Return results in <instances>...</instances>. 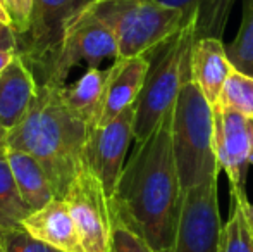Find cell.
<instances>
[{"mask_svg": "<svg viewBox=\"0 0 253 252\" xmlns=\"http://www.w3.org/2000/svg\"><path fill=\"white\" fill-rule=\"evenodd\" d=\"M170 114L147 140L136 144L110 199L114 221L133 230L155 252L172 249L184 201L172 151Z\"/></svg>", "mask_w": 253, "mask_h": 252, "instance_id": "obj_1", "label": "cell"}, {"mask_svg": "<svg viewBox=\"0 0 253 252\" xmlns=\"http://www.w3.org/2000/svg\"><path fill=\"white\" fill-rule=\"evenodd\" d=\"M112 252H155L140 235L124 226L123 223L114 221L112 232Z\"/></svg>", "mask_w": 253, "mask_h": 252, "instance_id": "obj_24", "label": "cell"}, {"mask_svg": "<svg viewBox=\"0 0 253 252\" xmlns=\"http://www.w3.org/2000/svg\"><path fill=\"white\" fill-rule=\"evenodd\" d=\"M21 228L60 252H83L69 205L64 199H53L43 207L31 211Z\"/></svg>", "mask_w": 253, "mask_h": 252, "instance_id": "obj_14", "label": "cell"}, {"mask_svg": "<svg viewBox=\"0 0 253 252\" xmlns=\"http://www.w3.org/2000/svg\"><path fill=\"white\" fill-rule=\"evenodd\" d=\"M222 221L217 178L184 190V201L170 252H219Z\"/></svg>", "mask_w": 253, "mask_h": 252, "instance_id": "obj_8", "label": "cell"}, {"mask_svg": "<svg viewBox=\"0 0 253 252\" xmlns=\"http://www.w3.org/2000/svg\"><path fill=\"white\" fill-rule=\"evenodd\" d=\"M7 159H9L21 197L24 199L30 211H37L55 199L47 171L38 162V159H35L28 152L12 147H7Z\"/></svg>", "mask_w": 253, "mask_h": 252, "instance_id": "obj_16", "label": "cell"}, {"mask_svg": "<svg viewBox=\"0 0 253 252\" xmlns=\"http://www.w3.org/2000/svg\"><path fill=\"white\" fill-rule=\"evenodd\" d=\"M134 111L136 105L126 109L103 126H95L88 135L84 166L91 169L102 182L109 199L114 197L123 175L124 159L131 140H134Z\"/></svg>", "mask_w": 253, "mask_h": 252, "instance_id": "obj_10", "label": "cell"}, {"mask_svg": "<svg viewBox=\"0 0 253 252\" xmlns=\"http://www.w3.org/2000/svg\"><path fill=\"white\" fill-rule=\"evenodd\" d=\"M0 21H2V23L10 24L9 14H7V10H5V7H3V2H2V0H0ZM10 26H12V24H10Z\"/></svg>", "mask_w": 253, "mask_h": 252, "instance_id": "obj_29", "label": "cell"}, {"mask_svg": "<svg viewBox=\"0 0 253 252\" xmlns=\"http://www.w3.org/2000/svg\"><path fill=\"white\" fill-rule=\"evenodd\" d=\"M0 252H5V247H3V242H2V235H0Z\"/></svg>", "mask_w": 253, "mask_h": 252, "instance_id": "obj_32", "label": "cell"}, {"mask_svg": "<svg viewBox=\"0 0 253 252\" xmlns=\"http://www.w3.org/2000/svg\"><path fill=\"white\" fill-rule=\"evenodd\" d=\"M117 57L119 50L112 28L90 5H83L64 19L60 47L48 83L66 85L73 67L80 64L98 67L107 59L116 61Z\"/></svg>", "mask_w": 253, "mask_h": 252, "instance_id": "obj_6", "label": "cell"}, {"mask_svg": "<svg viewBox=\"0 0 253 252\" xmlns=\"http://www.w3.org/2000/svg\"><path fill=\"white\" fill-rule=\"evenodd\" d=\"M107 74L109 71H103L100 67H88L76 83L71 87L64 85L62 88V97L67 107L91 128L97 126L98 121L103 94H105Z\"/></svg>", "mask_w": 253, "mask_h": 252, "instance_id": "obj_18", "label": "cell"}, {"mask_svg": "<svg viewBox=\"0 0 253 252\" xmlns=\"http://www.w3.org/2000/svg\"><path fill=\"white\" fill-rule=\"evenodd\" d=\"M16 178L7 159V145H0V230L21 228L24 218L30 214Z\"/></svg>", "mask_w": 253, "mask_h": 252, "instance_id": "obj_19", "label": "cell"}, {"mask_svg": "<svg viewBox=\"0 0 253 252\" xmlns=\"http://www.w3.org/2000/svg\"><path fill=\"white\" fill-rule=\"evenodd\" d=\"M164 5L181 10L184 21H193L197 38L222 40L236 0H157Z\"/></svg>", "mask_w": 253, "mask_h": 252, "instance_id": "obj_17", "label": "cell"}, {"mask_svg": "<svg viewBox=\"0 0 253 252\" xmlns=\"http://www.w3.org/2000/svg\"><path fill=\"white\" fill-rule=\"evenodd\" d=\"M38 92V81L26 61L16 54L0 73V123L7 131L19 125Z\"/></svg>", "mask_w": 253, "mask_h": 252, "instance_id": "obj_15", "label": "cell"}, {"mask_svg": "<svg viewBox=\"0 0 253 252\" xmlns=\"http://www.w3.org/2000/svg\"><path fill=\"white\" fill-rule=\"evenodd\" d=\"M215 105H220L229 111L240 112L253 119V76L247 73L234 69L229 74L222 92H220L219 102Z\"/></svg>", "mask_w": 253, "mask_h": 252, "instance_id": "obj_22", "label": "cell"}, {"mask_svg": "<svg viewBox=\"0 0 253 252\" xmlns=\"http://www.w3.org/2000/svg\"><path fill=\"white\" fill-rule=\"evenodd\" d=\"M17 45H19V38L14 28L7 23L0 21V49L2 50H14L17 52Z\"/></svg>", "mask_w": 253, "mask_h": 252, "instance_id": "obj_26", "label": "cell"}, {"mask_svg": "<svg viewBox=\"0 0 253 252\" xmlns=\"http://www.w3.org/2000/svg\"><path fill=\"white\" fill-rule=\"evenodd\" d=\"M64 85H38V92L19 125L7 131V147L24 151L47 171L55 199H64L84 168L91 126L76 116L62 97Z\"/></svg>", "mask_w": 253, "mask_h": 252, "instance_id": "obj_2", "label": "cell"}, {"mask_svg": "<svg viewBox=\"0 0 253 252\" xmlns=\"http://www.w3.org/2000/svg\"><path fill=\"white\" fill-rule=\"evenodd\" d=\"M91 0H76V3H74V7H73V10H76V9H80V7H83V5H86V3H90ZM71 10V12H73ZM69 12V14H71Z\"/></svg>", "mask_w": 253, "mask_h": 252, "instance_id": "obj_30", "label": "cell"}, {"mask_svg": "<svg viewBox=\"0 0 253 252\" xmlns=\"http://www.w3.org/2000/svg\"><path fill=\"white\" fill-rule=\"evenodd\" d=\"M234 66L227 57L226 45L220 38H197L190 55V78L209 101L215 105Z\"/></svg>", "mask_w": 253, "mask_h": 252, "instance_id": "obj_13", "label": "cell"}, {"mask_svg": "<svg viewBox=\"0 0 253 252\" xmlns=\"http://www.w3.org/2000/svg\"><path fill=\"white\" fill-rule=\"evenodd\" d=\"M16 54L17 52H14V50H2V49H0V73L12 62V59L16 57Z\"/></svg>", "mask_w": 253, "mask_h": 252, "instance_id": "obj_27", "label": "cell"}, {"mask_svg": "<svg viewBox=\"0 0 253 252\" xmlns=\"http://www.w3.org/2000/svg\"><path fill=\"white\" fill-rule=\"evenodd\" d=\"M150 69V55L129 59H116L109 67L105 94L97 126H103L126 109L136 105Z\"/></svg>", "mask_w": 253, "mask_h": 252, "instance_id": "obj_12", "label": "cell"}, {"mask_svg": "<svg viewBox=\"0 0 253 252\" xmlns=\"http://www.w3.org/2000/svg\"><path fill=\"white\" fill-rule=\"evenodd\" d=\"M226 50L234 69L253 76V0H243L241 26Z\"/></svg>", "mask_w": 253, "mask_h": 252, "instance_id": "obj_21", "label": "cell"}, {"mask_svg": "<svg viewBox=\"0 0 253 252\" xmlns=\"http://www.w3.org/2000/svg\"><path fill=\"white\" fill-rule=\"evenodd\" d=\"M197 40L195 23L188 21L170 40L150 54V69L134 111V140L145 142L176 104L190 78V55Z\"/></svg>", "mask_w": 253, "mask_h": 252, "instance_id": "obj_4", "label": "cell"}, {"mask_svg": "<svg viewBox=\"0 0 253 252\" xmlns=\"http://www.w3.org/2000/svg\"><path fill=\"white\" fill-rule=\"evenodd\" d=\"M172 151L184 190L219 178L213 142V109L200 88L188 78L179 92L172 114Z\"/></svg>", "mask_w": 253, "mask_h": 252, "instance_id": "obj_3", "label": "cell"}, {"mask_svg": "<svg viewBox=\"0 0 253 252\" xmlns=\"http://www.w3.org/2000/svg\"><path fill=\"white\" fill-rule=\"evenodd\" d=\"M247 199V194H231V212L222 226L219 252H253V230L245 211Z\"/></svg>", "mask_w": 253, "mask_h": 252, "instance_id": "obj_20", "label": "cell"}, {"mask_svg": "<svg viewBox=\"0 0 253 252\" xmlns=\"http://www.w3.org/2000/svg\"><path fill=\"white\" fill-rule=\"evenodd\" d=\"M250 162L253 164V149H252V157H250Z\"/></svg>", "mask_w": 253, "mask_h": 252, "instance_id": "obj_33", "label": "cell"}, {"mask_svg": "<svg viewBox=\"0 0 253 252\" xmlns=\"http://www.w3.org/2000/svg\"><path fill=\"white\" fill-rule=\"evenodd\" d=\"M5 137H7V130L2 126V123H0V145L5 144Z\"/></svg>", "mask_w": 253, "mask_h": 252, "instance_id": "obj_31", "label": "cell"}, {"mask_svg": "<svg viewBox=\"0 0 253 252\" xmlns=\"http://www.w3.org/2000/svg\"><path fill=\"white\" fill-rule=\"evenodd\" d=\"M10 24L17 33V38L24 37L30 31L31 16H33V0H2Z\"/></svg>", "mask_w": 253, "mask_h": 252, "instance_id": "obj_25", "label": "cell"}, {"mask_svg": "<svg viewBox=\"0 0 253 252\" xmlns=\"http://www.w3.org/2000/svg\"><path fill=\"white\" fill-rule=\"evenodd\" d=\"M86 5L112 28L117 59L150 55L186 24L181 10L157 0H91Z\"/></svg>", "mask_w": 253, "mask_h": 252, "instance_id": "obj_5", "label": "cell"}, {"mask_svg": "<svg viewBox=\"0 0 253 252\" xmlns=\"http://www.w3.org/2000/svg\"><path fill=\"white\" fill-rule=\"evenodd\" d=\"M5 252H60L55 247L35 239L24 228L0 230Z\"/></svg>", "mask_w": 253, "mask_h": 252, "instance_id": "obj_23", "label": "cell"}, {"mask_svg": "<svg viewBox=\"0 0 253 252\" xmlns=\"http://www.w3.org/2000/svg\"><path fill=\"white\" fill-rule=\"evenodd\" d=\"M213 142L220 171L229 180L231 194H247V176L252 162L253 119L240 112L213 105Z\"/></svg>", "mask_w": 253, "mask_h": 252, "instance_id": "obj_11", "label": "cell"}, {"mask_svg": "<svg viewBox=\"0 0 253 252\" xmlns=\"http://www.w3.org/2000/svg\"><path fill=\"white\" fill-rule=\"evenodd\" d=\"M245 211H247V216H248V221H250L252 225V230H253V204L247 199V202H245Z\"/></svg>", "mask_w": 253, "mask_h": 252, "instance_id": "obj_28", "label": "cell"}, {"mask_svg": "<svg viewBox=\"0 0 253 252\" xmlns=\"http://www.w3.org/2000/svg\"><path fill=\"white\" fill-rule=\"evenodd\" d=\"M76 0H33L31 26L19 38L17 54L31 67L38 85L48 83L62 38V24Z\"/></svg>", "mask_w": 253, "mask_h": 252, "instance_id": "obj_9", "label": "cell"}, {"mask_svg": "<svg viewBox=\"0 0 253 252\" xmlns=\"http://www.w3.org/2000/svg\"><path fill=\"white\" fill-rule=\"evenodd\" d=\"M64 201L69 205L83 252H112L114 216L110 199L88 166L73 180Z\"/></svg>", "mask_w": 253, "mask_h": 252, "instance_id": "obj_7", "label": "cell"}]
</instances>
